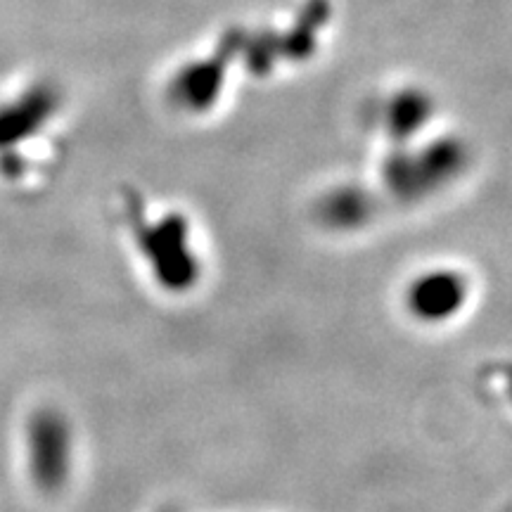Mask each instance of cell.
Returning <instances> with one entry per match:
<instances>
[{"instance_id": "cell-1", "label": "cell", "mask_w": 512, "mask_h": 512, "mask_svg": "<svg viewBox=\"0 0 512 512\" xmlns=\"http://www.w3.org/2000/svg\"><path fill=\"white\" fill-rule=\"evenodd\" d=\"M29 477L38 489L55 494L67 486L74 467V432L57 408H38L27 425Z\"/></svg>"}, {"instance_id": "cell-2", "label": "cell", "mask_w": 512, "mask_h": 512, "mask_svg": "<svg viewBox=\"0 0 512 512\" xmlns=\"http://www.w3.org/2000/svg\"><path fill=\"white\" fill-rule=\"evenodd\" d=\"M465 299V280L458 273L434 271L418 278L408 292V306L422 320L453 316Z\"/></svg>"}, {"instance_id": "cell-3", "label": "cell", "mask_w": 512, "mask_h": 512, "mask_svg": "<svg viewBox=\"0 0 512 512\" xmlns=\"http://www.w3.org/2000/svg\"><path fill=\"white\" fill-rule=\"evenodd\" d=\"M38 114H43V98H27L0 112V147L27 136L38 124Z\"/></svg>"}]
</instances>
